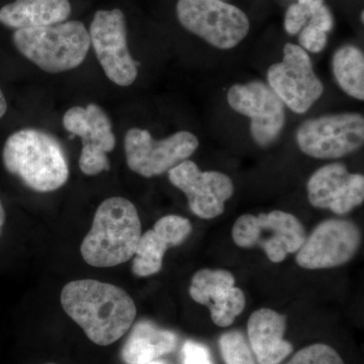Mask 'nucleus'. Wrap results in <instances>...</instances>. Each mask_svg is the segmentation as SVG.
<instances>
[{"label": "nucleus", "mask_w": 364, "mask_h": 364, "mask_svg": "<svg viewBox=\"0 0 364 364\" xmlns=\"http://www.w3.org/2000/svg\"><path fill=\"white\" fill-rule=\"evenodd\" d=\"M191 231V223L181 215H165L158 220L153 229L141 236L133 257L132 272L139 277L156 274L161 270L166 251L181 245Z\"/></svg>", "instance_id": "obj_16"}, {"label": "nucleus", "mask_w": 364, "mask_h": 364, "mask_svg": "<svg viewBox=\"0 0 364 364\" xmlns=\"http://www.w3.org/2000/svg\"><path fill=\"white\" fill-rule=\"evenodd\" d=\"M267 80L284 105L299 114L308 112L324 92L308 53L291 43L284 46L282 61L268 69Z\"/></svg>", "instance_id": "obj_9"}, {"label": "nucleus", "mask_w": 364, "mask_h": 364, "mask_svg": "<svg viewBox=\"0 0 364 364\" xmlns=\"http://www.w3.org/2000/svg\"><path fill=\"white\" fill-rule=\"evenodd\" d=\"M79 167L85 176H97L102 172L109 171V160L107 153L102 151L82 147L79 158Z\"/></svg>", "instance_id": "obj_24"}, {"label": "nucleus", "mask_w": 364, "mask_h": 364, "mask_svg": "<svg viewBox=\"0 0 364 364\" xmlns=\"http://www.w3.org/2000/svg\"><path fill=\"white\" fill-rule=\"evenodd\" d=\"M4 223H6V210H4L1 200H0V236H1L2 228H4Z\"/></svg>", "instance_id": "obj_30"}, {"label": "nucleus", "mask_w": 364, "mask_h": 364, "mask_svg": "<svg viewBox=\"0 0 364 364\" xmlns=\"http://www.w3.org/2000/svg\"><path fill=\"white\" fill-rule=\"evenodd\" d=\"M299 149L316 159H339L358 150L364 142V119L358 112L325 114L299 127Z\"/></svg>", "instance_id": "obj_7"}, {"label": "nucleus", "mask_w": 364, "mask_h": 364, "mask_svg": "<svg viewBox=\"0 0 364 364\" xmlns=\"http://www.w3.org/2000/svg\"><path fill=\"white\" fill-rule=\"evenodd\" d=\"M48 364H54V363H48Z\"/></svg>", "instance_id": "obj_33"}, {"label": "nucleus", "mask_w": 364, "mask_h": 364, "mask_svg": "<svg viewBox=\"0 0 364 364\" xmlns=\"http://www.w3.org/2000/svg\"><path fill=\"white\" fill-rule=\"evenodd\" d=\"M146 364H166V363H163V361L153 360V361H151V363H148Z\"/></svg>", "instance_id": "obj_31"}, {"label": "nucleus", "mask_w": 364, "mask_h": 364, "mask_svg": "<svg viewBox=\"0 0 364 364\" xmlns=\"http://www.w3.org/2000/svg\"><path fill=\"white\" fill-rule=\"evenodd\" d=\"M287 364H345L338 352L327 344L309 345L296 352Z\"/></svg>", "instance_id": "obj_23"}, {"label": "nucleus", "mask_w": 364, "mask_h": 364, "mask_svg": "<svg viewBox=\"0 0 364 364\" xmlns=\"http://www.w3.org/2000/svg\"><path fill=\"white\" fill-rule=\"evenodd\" d=\"M63 126L72 136L82 140V147L112 152L116 147V136L109 116L102 107L90 104L86 107H73L65 112Z\"/></svg>", "instance_id": "obj_18"}, {"label": "nucleus", "mask_w": 364, "mask_h": 364, "mask_svg": "<svg viewBox=\"0 0 364 364\" xmlns=\"http://www.w3.org/2000/svg\"><path fill=\"white\" fill-rule=\"evenodd\" d=\"M306 191L314 208L343 215L363 205L364 176L350 173L342 163H330L314 172Z\"/></svg>", "instance_id": "obj_14"}, {"label": "nucleus", "mask_w": 364, "mask_h": 364, "mask_svg": "<svg viewBox=\"0 0 364 364\" xmlns=\"http://www.w3.org/2000/svg\"><path fill=\"white\" fill-rule=\"evenodd\" d=\"M308 25L316 26L323 32L328 33L332 30L333 26H334V18H333L330 9L324 4L313 14Z\"/></svg>", "instance_id": "obj_28"}, {"label": "nucleus", "mask_w": 364, "mask_h": 364, "mask_svg": "<svg viewBox=\"0 0 364 364\" xmlns=\"http://www.w3.org/2000/svg\"><path fill=\"white\" fill-rule=\"evenodd\" d=\"M182 364H213L208 347L195 341H186L182 348Z\"/></svg>", "instance_id": "obj_27"}, {"label": "nucleus", "mask_w": 364, "mask_h": 364, "mask_svg": "<svg viewBox=\"0 0 364 364\" xmlns=\"http://www.w3.org/2000/svg\"><path fill=\"white\" fill-rule=\"evenodd\" d=\"M64 311L93 343L109 346L131 329L135 301L121 287L95 279L74 280L61 291Z\"/></svg>", "instance_id": "obj_1"}, {"label": "nucleus", "mask_w": 364, "mask_h": 364, "mask_svg": "<svg viewBox=\"0 0 364 364\" xmlns=\"http://www.w3.org/2000/svg\"><path fill=\"white\" fill-rule=\"evenodd\" d=\"M227 100L235 112L251 119L250 133L257 145L267 147L279 138L286 124V105L267 83L253 80L235 85Z\"/></svg>", "instance_id": "obj_11"}, {"label": "nucleus", "mask_w": 364, "mask_h": 364, "mask_svg": "<svg viewBox=\"0 0 364 364\" xmlns=\"http://www.w3.org/2000/svg\"><path fill=\"white\" fill-rule=\"evenodd\" d=\"M176 346V333L143 320L132 329L122 349V359L126 364H146L170 353Z\"/></svg>", "instance_id": "obj_20"}, {"label": "nucleus", "mask_w": 364, "mask_h": 364, "mask_svg": "<svg viewBox=\"0 0 364 364\" xmlns=\"http://www.w3.org/2000/svg\"><path fill=\"white\" fill-rule=\"evenodd\" d=\"M169 181L186 196L188 207L200 219L221 215L234 195L231 177L219 171H202L191 160H184L168 171Z\"/></svg>", "instance_id": "obj_13"}, {"label": "nucleus", "mask_w": 364, "mask_h": 364, "mask_svg": "<svg viewBox=\"0 0 364 364\" xmlns=\"http://www.w3.org/2000/svg\"><path fill=\"white\" fill-rule=\"evenodd\" d=\"M179 23L188 32L220 50L233 49L248 35V16L224 0H178Z\"/></svg>", "instance_id": "obj_5"}, {"label": "nucleus", "mask_w": 364, "mask_h": 364, "mask_svg": "<svg viewBox=\"0 0 364 364\" xmlns=\"http://www.w3.org/2000/svg\"><path fill=\"white\" fill-rule=\"evenodd\" d=\"M232 238L241 248L260 247L273 263L298 252L306 238V230L296 215L272 210L268 214L242 215L235 222Z\"/></svg>", "instance_id": "obj_6"}, {"label": "nucleus", "mask_w": 364, "mask_h": 364, "mask_svg": "<svg viewBox=\"0 0 364 364\" xmlns=\"http://www.w3.org/2000/svg\"><path fill=\"white\" fill-rule=\"evenodd\" d=\"M233 273L225 269L198 270L191 279L189 296L200 305L208 306L215 325L233 324L246 306V296L235 286Z\"/></svg>", "instance_id": "obj_15"}, {"label": "nucleus", "mask_w": 364, "mask_h": 364, "mask_svg": "<svg viewBox=\"0 0 364 364\" xmlns=\"http://www.w3.org/2000/svg\"><path fill=\"white\" fill-rule=\"evenodd\" d=\"M222 358L226 364H255L252 350L245 337L238 331L225 333L220 338Z\"/></svg>", "instance_id": "obj_22"}, {"label": "nucleus", "mask_w": 364, "mask_h": 364, "mask_svg": "<svg viewBox=\"0 0 364 364\" xmlns=\"http://www.w3.org/2000/svg\"><path fill=\"white\" fill-rule=\"evenodd\" d=\"M7 111V102L4 92L0 90V119L6 114Z\"/></svg>", "instance_id": "obj_29"}, {"label": "nucleus", "mask_w": 364, "mask_h": 364, "mask_svg": "<svg viewBox=\"0 0 364 364\" xmlns=\"http://www.w3.org/2000/svg\"><path fill=\"white\" fill-rule=\"evenodd\" d=\"M141 236L142 227L135 205L114 196L97 208L90 231L81 244V255L90 267H117L134 257Z\"/></svg>", "instance_id": "obj_3"}, {"label": "nucleus", "mask_w": 364, "mask_h": 364, "mask_svg": "<svg viewBox=\"0 0 364 364\" xmlns=\"http://www.w3.org/2000/svg\"><path fill=\"white\" fill-rule=\"evenodd\" d=\"M287 317L272 309L262 308L251 314L247 334L251 350L258 364H279L294 351L284 340Z\"/></svg>", "instance_id": "obj_17"}, {"label": "nucleus", "mask_w": 364, "mask_h": 364, "mask_svg": "<svg viewBox=\"0 0 364 364\" xmlns=\"http://www.w3.org/2000/svg\"><path fill=\"white\" fill-rule=\"evenodd\" d=\"M299 47L305 51L320 53L327 46V33L311 25H306L301 28L299 37Z\"/></svg>", "instance_id": "obj_25"}, {"label": "nucleus", "mask_w": 364, "mask_h": 364, "mask_svg": "<svg viewBox=\"0 0 364 364\" xmlns=\"http://www.w3.org/2000/svg\"><path fill=\"white\" fill-rule=\"evenodd\" d=\"M7 171L37 193H51L68 181L65 151L51 134L23 129L7 138L2 151Z\"/></svg>", "instance_id": "obj_2"}, {"label": "nucleus", "mask_w": 364, "mask_h": 364, "mask_svg": "<svg viewBox=\"0 0 364 364\" xmlns=\"http://www.w3.org/2000/svg\"><path fill=\"white\" fill-rule=\"evenodd\" d=\"M361 21H363V13H361Z\"/></svg>", "instance_id": "obj_32"}, {"label": "nucleus", "mask_w": 364, "mask_h": 364, "mask_svg": "<svg viewBox=\"0 0 364 364\" xmlns=\"http://www.w3.org/2000/svg\"><path fill=\"white\" fill-rule=\"evenodd\" d=\"M309 21L310 14L305 7L299 4H291L287 11L284 28L289 35H296L304 26L308 25Z\"/></svg>", "instance_id": "obj_26"}, {"label": "nucleus", "mask_w": 364, "mask_h": 364, "mask_svg": "<svg viewBox=\"0 0 364 364\" xmlns=\"http://www.w3.org/2000/svg\"><path fill=\"white\" fill-rule=\"evenodd\" d=\"M361 245L358 225L347 220L320 223L296 252V261L304 269L318 270L346 264Z\"/></svg>", "instance_id": "obj_12"}, {"label": "nucleus", "mask_w": 364, "mask_h": 364, "mask_svg": "<svg viewBox=\"0 0 364 364\" xmlns=\"http://www.w3.org/2000/svg\"><path fill=\"white\" fill-rule=\"evenodd\" d=\"M16 49L48 73L80 66L90 48V33L81 21H70L14 33Z\"/></svg>", "instance_id": "obj_4"}, {"label": "nucleus", "mask_w": 364, "mask_h": 364, "mask_svg": "<svg viewBox=\"0 0 364 364\" xmlns=\"http://www.w3.org/2000/svg\"><path fill=\"white\" fill-rule=\"evenodd\" d=\"M198 145V139L188 131L177 132L157 141L149 131L133 128L124 136V152L129 168L147 178L161 176L188 160Z\"/></svg>", "instance_id": "obj_8"}, {"label": "nucleus", "mask_w": 364, "mask_h": 364, "mask_svg": "<svg viewBox=\"0 0 364 364\" xmlns=\"http://www.w3.org/2000/svg\"><path fill=\"white\" fill-rule=\"evenodd\" d=\"M71 14L68 0H16L0 9V23L9 28H40L64 23Z\"/></svg>", "instance_id": "obj_19"}, {"label": "nucleus", "mask_w": 364, "mask_h": 364, "mask_svg": "<svg viewBox=\"0 0 364 364\" xmlns=\"http://www.w3.org/2000/svg\"><path fill=\"white\" fill-rule=\"evenodd\" d=\"M88 33L107 77L123 87L133 85L138 76L139 63L129 51L123 11L119 9L97 11Z\"/></svg>", "instance_id": "obj_10"}, {"label": "nucleus", "mask_w": 364, "mask_h": 364, "mask_svg": "<svg viewBox=\"0 0 364 364\" xmlns=\"http://www.w3.org/2000/svg\"><path fill=\"white\" fill-rule=\"evenodd\" d=\"M335 79L342 90L355 100H364V55L353 45H345L332 59Z\"/></svg>", "instance_id": "obj_21"}]
</instances>
